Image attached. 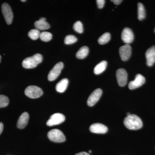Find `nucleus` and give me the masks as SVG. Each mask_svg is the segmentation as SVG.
<instances>
[{"mask_svg":"<svg viewBox=\"0 0 155 155\" xmlns=\"http://www.w3.org/2000/svg\"><path fill=\"white\" fill-rule=\"evenodd\" d=\"M146 12L144 6L141 3H138V19L142 20L145 18Z\"/></svg>","mask_w":155,"mask_h":155,"instance_id":"obj_21","label":"nucleus"},{"mask_svg":"<svg viewBox=\"0 0 155 155\" xmlns=\"http://www.w3.org/2000/svg\"><path fill=\"white\" fill-rule=\"evenodd\" d=\"M90 130L94 133L105 134L107 132L108 128L102 124L96 123L91 125Z\"/></svg>","mask_w":155,"mask_h":155,"instance_id":"obj_14","label":"nucleus"},{"mask_svg":"<svg viewBox=\"0 0 155 155\" xmlns=\"http://www.w3.org/2000/svg\"><path fill=\"white\" fill-rule=\"evenodd\" d=\"M43 91L40 87L36 86L31 85L26 87L25 91V94L30 98H38L42 95Z\"/></svg>","mask_w":155,"mask_h":155,"instance_id":"obj_4","label":"nucleus"},{"mask_svg":"<svg viewBox=\"0 0 155 155\" xmlns=\"http://www.w3.org/2000/svg\"><path fill=\"white\" fill-rule=\"evenodd\" d=\"M8 98L4 95H0V108L5 107L8 105Z\"/></svg>","mask_w":155,"mask_h":155,"instance_id":"obj_24","label":"nucleus"},{"mask_svg":"<svg viewBox=\"0 0 155 155\" xmlns=\"http://www.w3.org/2000/svg\"><path fill=\"white\" fill-rule=\"evenodd\" d=\"M145 81V78L144 76L140 74H137L136 75L134 80L130 81L129 83L128 87L130 90L138 88L144 84Z\"/></svg>","mask_w":155,"mask_h":155,"instance_id":"obj_10","label":"nucleus"},{"mask_svg":"<svg viewBox=\"0 0 155 155\" xmlns=\"http://www.w3.org/2000/svg\"><path fill=\"white\" fill-rule=\"evenodd\" d=\"M69 84V80L67 78H64L60 81L56 86V89L58 92L63 93L67 89Z\"/></svg>","mask_w":155,"mask_h":155,"instance_id":"obj_17","label":"nucleus"},{"mask_svg":"<svg viewBox=\"0 0 155 155\" xmlns=\"http://www.w3.org/2000/svg\"><path fill=\"white\" fill-rule=\"evenodd\" d=\"M111 38L110 34L106 32L102 35L98 40V42L100 45H104L110 41Z\"/></svg>","mask_w":155,"mask_h":155,"instance_id":"obj_20","label":"nucleus"},{"mask_svg":"<svg viewBox=\"0 0 155 155\" xmlns=\"http://www.w3.org/2000/svg\"><path fill=\"white\" fill-rule=\"evenodd\" d=\"M121 37L122 41L126 44H129L133 41L134 35L131 29L129 28H125L122 31Z\"/></svg>","mask_w":155,"mask_h":155,"instance_id":"obj_12","label":"nucleus"},{"mask_svg":"<svg viewBox=\"0 0 155 155\" xmlns=\"http://www.w3.org/2000/svg\"><path fill=\"white\" fill-rule=\"evenodd\" d=\"M65 120V117L63 114L57 113L51 116L47 122V125L49 126H52L59 125L64 122Z\"/></svg>","mask_w":155,"mask_h":155,"instance_id":"obj_7","label":"nucleus"},{"mask_svg":"<svg viewBox=\"0 0 155 155\" xmlns=\"http://www.w3.org/2000/svg\"><path fill=\"white\" fill-rule=\"evenodd\" d=\"M40 34V32L38 29H31L28 32V36L31 39L35 40L39 38Z\"/></svg>","mask_w":155,"mask_h":155,"instance_id":"obj_23","label":"nucleus"},{"mask_svg":"<svg viewBox=\"0 0 155 155\" xmlns=\"http://www.w3.org/2000/svg\"><path fill=\"white\" fill-rule=\"evenodd\" d=\"M111 2H113L116 5H119L122 2V0H113V1H111Z\"/></svg>","mask_w":155,"mask_h":155,"instance_id":"obj_28","label":"nucleus"},{"mask_svg":"<svg viewBox=\"0 0 155 155\" xmlns=\"http://www.w3.org/2000/svg\"><path fill=\"white\" fill-rule=\"evenodd\" d=\"M77 41V38L73 35H68L66 37L64 43L66 45H71Z\"/></svg>","mask_w":155,"mask_h":155,"instance_id":"obj_25","label":"nucleus"},{"mask_svg":"<svg viewBox=\"0 0 155 155\" xmlns=\"http://www.w3.org/2000/svg\"><path fill=\"white\" fill-rule=\"evenodd\" d=\"M35 25L37 29L41 30H46L50 28V25L46 21L45 18L42 17L35 22Z\"/></svg>","mask_w":155,"mask_h":155,"instance_id":"obj_16","label":"nucleus"},{"mask_svg":"<svg viewBox=\"0 0 155 155\" xmlns=\"http://www.w3.org/2000/svg\"><path fill=\"white\" fill-rule=\"evenodd\" d=\"M3 127H4V125L3 123L2 122H0V134L2 132Z\"/></svg>","mask_w":155,"mask_h":155,"instance_id":"obj_30","label":"nucleus"},{"mask_svg":"<svg viewBox=\"0 0 155 155\" xmlns=\"http://www.w3.org/2000/svg\"><path fill=\"white\" fill-rule=\"evenodd\" d=\"M1 60H2V57H1V56L0 55V63L1 62Z\"/></svg>","mask_w":155,"mask_h":155,"instance_id":"obj_31","label":"nucleus"},{"mask_svg":"<svg viewBox=\"0 0 155 155\" xmlns=\"http://www.w3.org/2000/svg\"><path fill=\"white\" fill-rule=\"evenodd\" d=\"M21 1V2H25L26 1H25V0H23V1Z\"/></svg>","mask_w":155,"mask_h":155,"instance_id":"obj_32","label":"nucleus"},{"mask_svg":"<svg viewBox=\"0 0 155 155\" xmlns=\"http://www.w3.org/2000/svg\"><path fill=\"white\" fill-rule=\"evenodd\" d=\"M73 28L78 33H82L83 32V27L82 22L81 21H77L73 25Z\"/></svg>","mask_w":155,"mask_h":155,"instance_id":"obj_26","label":"nucleus"},{"mask_svg":"<svg viewBox=\"0 0 155 155\" xmlns=\"http://www.w3.org/2000/svg\"><path fill=\"white\" fill-rule=\"evenodd\" d=\"M89 152L90 153H91V150L89 151Z\"/></svg>","mask_w":155,"mask_h":155,"instance_id":"obj_33","label":"nucleus"},{"mask_svg":"<svg viewBox=\"0 0 155 155\" xmlns=\"http://www.w3.org/2000/svg\"><path fill=\"white\" fill-rule=\"evenodd\" d=\"M39 38L42 41L48 42L51 40L52 38V35L49 32L43 31L40 33Z\"/></svg>","mask_w":155,"mask_h":155,"instance_id":"obj_22","label":"nucleus"},{"mask_svg":"<svg viewBox=\"0 0 155 155\" xmlns=\"http://www.w3.org/2000/svg\"><path fill=\"white\" fill-rule=\"evenodd\" d=\"M154 31H155V30H154Z\"/></svg>","mask_w":155,"mask_h":155,"instance_id":"obj_34","label":"nucleus"},{"mask_svg":"<svg viewBox=\"0 0 155 155\" xmlns=\"http://www.w3.org/2000/svg\"><path fill=\"white\" fill-rule=\"evenodd\" d=\"M96 2L98 8L99 9H102L104 5L105 1L104 0H97Z\"/></svg>","mask_w":155,"mask_h":155,"instance_id":"obj_27","label":"nucleus"},{"mask_svg":"<svg viewBox=\"0 0 155 155\" xmlns=\"http://www.w3.org/2000/svg\"><path fill=\"white\" fill-rule=\"evenodd\" d=\"M107 62L106 61H102L97 64L95 67L94 72L96 75L101 74L105 71L107 67Z\"/></svg>","mask_w":155,"mask_h":155,"instance_id":"obj_18","label":"nucleus"},{"mask_svg":"<svg viewBox=\"0 0 155 155\" xmlns=\"http://www.w3.org/2000/svg\"><path fill=\"white\" fill-rule=\"evenodd\" d=\"M88 53V48L87 46L82 47L76 53V57L78 59H83L86 58Z\"/></svg>","mask_w":155,"mask_h":155,"instance_id":"obj_19","label":"nucleus"},{"mask_svg":"<svg viewBox=\"0 0 155 155\" xmlns=\"http://www.w3.org/2000/svg\"><path fill=\"white\" fill-rule=\"evenodd\" d=\"M75 155H90L88 153L85 152H81L78 153L76 154Z\"/></svg>","mask_w":155,"mask_h":155,"instance_id":"obj_29","label":"nucleus"},{"mask_svg":"<svg viewBox=\"0 0 155 155\" xmlns=\"http://www.w3.org/2000/svg\"><path fill=\"white\" fill-rule=\"evenodd\" d=\"M119 51V54L122 61H127L131 56V47L129 44H125L120 48Z\"/></svg>","mask_w":155,"mask_h":155,"instance_id":"obj_11","label":"nucleus"},{"mask_svg":"<svg viewBox=\"0 0 155 155\" xmlns=\"http://www.w3.org/2000/svg\"><path fill=\"white\" fill-rule=\"evenodd\" d=\"M2 10L6 23L8 25H10L12 23L13 19V12L11 7L7 3H4L2 5Z\"/></svg>","mask_w":155,"mask_h":155,"instance_id":"obj_6","label":"nucleus"},{"mask_svg":"<svg viewBox=\"0 0 155 155\" xmlns=\"http://www.w3.org/2000/svg\"><path fill=\"white\" fill-rule=\"evenodd\" d=\"M116 78L119 86L124 87L127 83V74L124 69H119L116 71Z\"/></svg>","mask_w":155,"mask_h":155,"instance_id":"obj_9","label":"nucleus"},{"mask_svg":"<svg viewBox=\"0 0 155 155\" xmlns=\"http://www.w3.org/2000/svg\"><path fill=\"white\" fill-rule=\"evenodd\" d=\"M29 115L27 112L22 113L20 116L17 123V126L19 129H23L28 124Z\"/></svg>","mask_w":155,"mask_h":155,"instance_id":"obj_15","label":"nucleus"},{"mask_svg":"<svg viewBox=\"0 0 155 155\" xmlns=\"http://www.w3.org/2000/svg\"><path fill=\"white\" fill-rule=\"evenodd\" d=\"M124 124L128 129L132 130H138L143 126V122L141 119L134 114H130L126 116L124 119Z\"/></svg>","mask_w":155,"mask_h":155,"instance_id":"obj_1","label":"nucleus"},{"mask_svg":"<svg viewBox=\"0 0 155 155\" xmlns=\"http://www.w3.org/2000/svg\"><path fill=\"white\" fill-rule=\"evenodd\" d=\"M48 136L51 141L56 143H61L65 141L66 137L63 132L58 129L50 130L48 134Z\"/></svg>","mask_w":155,"mask_h":155,"instance_id":"obj_3","label":"nucleus"},{"mask_svg":"<svg viewBox=\"0 0 155 155\" xmlns=\"http://www.w3.org/2000/svg\"><path fill=\"white\" fill-rule=\"evenodd\" d=\"M42 56L39 54H36L33 56L25 58L22 61V67L25 69H33L41 63Z\"/></svg>","mask_w":155,"mask_h":155,"instance_id":"obj_2","label":"nucleus"},{"mask_svg":"<svg viewBox=\"0 0 155 155\" xmlns=\"http://www.w3.org/2000/svg\"><path fill=\"white\" fill-rule=\"evenodd\" d=\"M64 67V64L62 62H59L56 64L49 73L48 77V80L49 81H53L57 79L61 74Z\"/></svg>","mask_w":155,"mask_h":155,"instance_id":"obj_5","label":"nucleus"},{"mask_svg":"<svg viewBox=\"0 0 155 155\" xmlns=\"http://www.w3.org/2000/svg\"><path fill=\"white\" fill-rule=\"evenodd\" d=\"M102 94V90L101 89L97 88L95 90L89 97L87 101V105L90 107L94 106L99 100Z\"/></svg>","mask_w":155,"mask_h":155,"instance_id":"obj_8","label":"nucleus"},{"mask_svg":"<svg viewBox=\"0 0 155 155\" xmlns=\"http://www.w3.org/2000/svg\"><path fill=\"white\" fill-rule=\"evenodd\" d=\"M147 64L149 67H152L155 63V47L150 48L147 50L145 54Z\"/></svg>","mask_w":155,"mask_h":155,"instance_id":"obj_13","label":"nucleus"}]
</instances>
